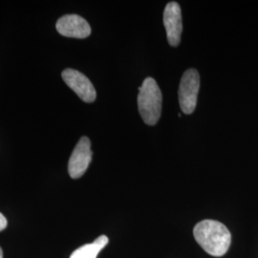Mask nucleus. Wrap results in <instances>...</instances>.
<instances>
[{"instance_id":"7","label":"nucleus","mask_w":258,"mask_h":258,"mask_svg":"<svg viewBox=\"0 0 258 258\" xmlns=\"http://www.w3.org/2000/svg\"><path fill=\"white\" fill-rule=\"evenodd\" d=\"M55 28L63 37L85 38L91 35L89 23L79 15H65L57 19Z\"/></svg>"},{"instance_id":"1","label":"nucleus","mask_w":258,"mask_h":258,"mask_svg":"<svg viewBox=\"0 0 258 258\" xmlns=\"http://www.w3.org/2000/svg\"><path fill=\"white\" fill-rule=\"evenodd\" d=\"M194 235L202 249L215 257L223 256L231 246V232L221 222L210 219L199 222L194 227Z\"/></svg>"},{"instance_id":"5","label":"nucleus","mask_w":258,"mask_h":258,"mask_svg":"<svg viewBox=\"0 0 258 258\" xmlns=\"http://www.w3.org/2000/svg\"><path fill=\"white\" fill-rule=\"evenodd\" d=\"M64 83L74 91L83 102H95L97 93L92 83L83 73L74 69H65L61 73Z\"/></svg>"},{"instance_id":"8","label":"nucleus","mask_w":258,"mask_h":258,"mask_svg":"<svg viewBox=\"0 0 258 258\" xmlns=\"http://www.w3.org/2000/svg\"><path fill=\"white\" fill-rule=\"evenodd\" d=\"M102 248L94 241L91 244L83 245L81 248L76 249L70 258H97Z\"/></svg>"},{"instance_id":"3","label":"nucleus","mask_w":258,"mask_h":258,"mask_svg":"<svg viewBox=\"0 0 258 258\" xmlns=\"http://www.w3.org/2000/svg\"><path fill=\"white\" fill-rule=\"evenodd\" d=\"M200 89V76L196 69H188L183 74L179 86V102L184 114L194 113Z\"/></svg>"},{"instance_id":"4","label":"nucleus","mask_w":258,"mask_h":258,"mask_svg":"<svg viewBox=\"0 0 258 258\" xmlns=\"http://www.w3.org/2000/svg\"><path fill=\"white\" fill-rule=\"evenodd\" d=\"M92 161L91 142L88 137H82L75 147L68 162V172L73 179L81 178Z\"/></svg>"},{"instance_id":"6","label":"nucleus","mask_w":258,"mask_h":258,"mask_svg":"<svg viewBox=\"0 0 258 258\" xmlns=\"http://www.w3.org/2000/svg\"><path fill=\"white\" fill-rule=\"evenodd\" d=\"M164 25L169 45L178 46L181 41L183 22L181 8L177 2L172 1L166 4L164 12Z\"/></svg>"},{"instance_id":"11","label":"nucleus","mask_w":258,"mask_h":258,"mask_svg":"<svg viewBox=\"0 0 258 258\" xmlns=\"http://www.w3.org/2000/svg\"><path fill=\"white\" fill-rule=\"evenodd\" d=\"M0 258H3V251H2L1 248H0Z\"/></svg>"},{"instance_id":"2","label":"nucleus","mask_w":258,"mask_h":258,"mask_svg":"<svg viewBox=\"0 0 258 258\" xmlns=\"http://www.w3.org/2000/svg\"><path fill=\"white\" fill-rule=\"evenodd\" d=\"M163 96L156 81L147 78L140 87L138 108L141 117L148 125H154L162 114Z\"/></svg>"},{"instance_id":"9","label":"nucleus","mask_w":258,"mask_h":258,"mask_svg":"<svg viewBox=\"0 0 258 258\" xmlns=\"http://www.w3.org/2000/svg\"><path fill=\"white\" fill-rule=\"evenodd\" d=\"M108 237L106 236V235H101L100 237H98L97 239L95 240V242L102 248L103 249L107 244H108Z\"/></svg>"},{"instance_id":"10","label":"nucleus","mask_w":258,"mask_h":258,"mask_svg":"<svg viewBox=\"0 0 258 258\" xmlns=\"http://www.w3.org/2000/svg\"><path fill=\"white\" fill-rule=\"evenodd\" d=\"M8 221L6 219V217L0 212V231H4L7 228Z\"/></svg>"}]
</instances>
